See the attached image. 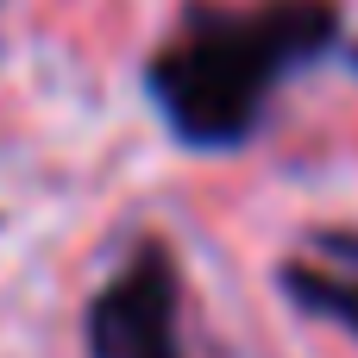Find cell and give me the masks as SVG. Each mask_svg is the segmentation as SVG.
I'll return each instance as SVG.
<instances>
[{"label":"cell","instance_id":"cell-1","mask_svg":"<svg viewBox=\"0 0 358 358\" xmlns=\"http://www.w3.org/2000/svg\"><path fill=\"white\" fill-rule=\"evenodd\" d=\"M334 38V6L283 0L258 19H195L176 50L157 57L151 94L189 145H233L252 132L264 88Z\"/></svg>","mask_w":358,"mask_h":358},{"label":"cell","instance_id":"cell-3","mask_svg":"<svg viewBox=\"0 0 358 358\" xmlns=\"http://www.w3.org/2000/svg\"><path fill=\"white\" fill-rule=\"evenodd\" d=\"M283 289H289L308 315H327V321H340L346 334H358V283L327 277V271H283Z\"/></svg>","mask_w":358,"mask_h":358},{"label":"cell","instance_id":"cell-2","mask_svg":"<svg viewBox=\"0 0 358 358\" xmlns=\"http://www.w3.org/2000/svg\"><path fill=\"white\" fill-rule=\"evenodd\" d=\"M88 358H182L176 346V277L164 252H145L88 308Z\"/></svg>","mask_w":358,"mask_h":358}]
</instances>
